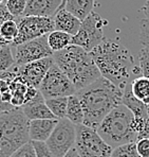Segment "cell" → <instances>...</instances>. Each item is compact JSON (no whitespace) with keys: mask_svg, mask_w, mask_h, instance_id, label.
Here are the masks:
<instances>
[{"mask_svg":"<svg viewBox=\"0 0 149 157\" xmlns=\"http://www.w3.org/2000/svg\"><path fill=\"white\" fill-rule=\"evenodd\" d=\"M123 92V89L103 77L77 91L84 109L82 124L96 130L113 108L122 104Z\"/></svg>","mask_w":149,"mask_h":157,"instance_id":"obj_1","label":"cell"},{"mask_svg":"<svg viewBox=\"0 0 149 157\" xmlns=\"http://www.w3.org/2000/svg\"><path fill=\"white\" fill-rule=\"evenodd\" d=\"M95 65L103 78L114 85L125 89L132 80L133 59L127 49L120 43L105 39L100 45L90 52Z\"/></svg>","mask_w":149,"mask_h":157,"instance_id":"obj_2","label":"cell"},{"mask_svg":"<svg viewBox=\"0 0 149 157\" xmlns=\"http://www.w3.org/2000/svg\"><path fill=\"white\" fill-rule=\"evenodd\" d=\"M54 64L70 78L76 91L102 77L90 52L76 45L53 53Z\"/></svg>","mask_w":149,"mask_h":157,"instance_id":"obj_3","label":"cell"},{"mask_svg":"<svg viewBox=\"0 0 149 157\" xmlns=\"http://www.w3.org/2000/svg\"><path fill=\"white\" fill-rule=\"evenodd\" d=\"M96 131L113 149L118 145L136 142L139 136L134 126V115L124 104L113 108L100 122Z\"/></svg>","mask_w":149,"mask_h":157,"instance_id":"obj_4","label":"cell"},{"mask_svg":"<svg viewBox=\"0 0 149 157\" xmlns=\"http://www.w3.org/2000/svg\"><path fill=\"white\" fill-rule=\"evenodd\" d=\"M30 121L20 107L0 115V157H10L27 142Z\"/></svg>","mask_w":149,"mask_h":157,"instance_id":"obj_5","label":"cell"},{"mask_svg":"<svg viewBox=\"0 0 149 157\" xmlns=\"http://www.w3.org/2000/svg\"><path fill=\"white\" fill-rule=\"evenodd\" d=\"M74 147L81 157H110L113 150L98 135L97 131L84 124L76 125Z\"/></svg>","mask_w":149,"mask_h":157,"instance_id":"obj_6","label":"cell"},{"mask_svg":"<svg viewBox=\"0 0 149 157\" xmlns=\"http://www.w3.org/2000/svg\"><path fill=\"white\" fill-rule=\"evenodd\" d=\"M106 21L102 16L93 11L84 20L78 32L72 36V45L82 47L86 51L91 52L94 48L105 40L104 37V26Z\"/></svg>","mask_w":149,"mask_h":157,"instance_id":"obj_7","label":"cell"},{"mask_svg":"<svg viewBox=\"0 0 149 157\" xmlns=\"http://www.w3.org/2000/svg\"><path fill=\"white\" fill-rule=\"evenodd\" d=\"M18 25V35L12 46L20 45L32 39L48 35L55 30L54 17L41 16H21L16 18Z\"/></svg>","mask_w":149,"mask_h":157,"instance_id":"obj_8","label":"cell"},{"mask_svg":"<svg viewBox=\"0 0 149 157\" xmlns=\"http://www.w3.org/2000/svg\"><path fill=\"white\" fill-rule=\"evenodd\" d=\"M38 89L45 99L55 97H70L77 92L70 78L55 64L49 69Z\"/></svg>","mask_w":149,"mask_h":157,"instance_id":"obj_9","label":"cell"},{"mask_svg":"<svg viewBox=\"0 0 149 157\" xmlns=\"http://www.w3.org/2000/svg\"><path fill=\"white\" fill-rule=\"evenodd\" d=\"M76 125L67 118L59 119L57 125L45 141L55 157H63L75 145Z\"/></svg>","mask_w":149,"mask_h":157,"instance_id":"obj_10","label":"cell"},{"mask_svg":"<svg viewBox=\"0 0 149 157\" xmlns=\"http://www.w3.org/2000/svg\"><path fill=\"white\" fill-rule=\"evenodd\" d=\"M16 65L24 64L53 56V51L48 44V35L32 39L20 45L12 46Z\"/></svg>","mask_w":149,"mask_h":157,"instance_id":"obj_11","label":"cell"},{"mask_svg":"<svg viewBox=\"0 0 149 157\" xmlns=\"http://www.w3.org/2000/svg\"><path fill=\"white\" fill-rule=\"evenodd\" d=\"M53 64V56H50L20 66L15 64L9 70L13 71L22 82L26 83L27 86L35 87L38 89L43 78L45 77L47 72Z\"/></svg>","mask_w":149,"mask_h":157,"instance_id":"obj_12","label":"cell"},{"mask_svg":"<svg viewBox=\"0 0 149 157\" xmlns=\"http://www.w3.org/2000/svg\"><path fill=\"white\" fill-rule=\"evenodd\" d=\"M122 104H124L126 107H128L134 115V126L136 130L139 132L142 130L144 124L149 121L148 114H147V105H145L143 102L137 100L136 97L132 94L131 88H130V84L126 86L123 92V99H122Z\"/></svg>","mask_w":149,"mask_h":157,"instance_id":"obj_13","label":"cell"},{"mask_svg":"<svg viewBox=\"0 0 149 157\" xmlns=\"http://www.w3.org/2000/svg\"><path fill=\"white\" fill-rule=\"evenodd\" d=\"M20 108L29 121L40 119H57L48 107V105L45 104V99L43 98L40 91H38L35 98L32 99Z\"/></svg>","mask_w":149,"mask_h":157,"instance_id":"obj_14","label":"cell"},{"mask_svg":"<svg viewBox=\"0 0 149 157\" xmlns=\"http://www.w3.org/2000/svg\"><path fill=\"white\" fill-rule=\"evenodd\" d=\"M63 0H27L22 16L54 17L60 9Z\"/></svg>","mask_w":149,"mask_h":157,"instance_id":"obj_15","label":"cell"},{"mask_svg":"<svg viewBox=\"0 0 149 157\" xmlns=\"http://www.w3.org/2000/svg\"><path fill=\"white\" fill-rule=\"evenodd\" d=\"M58 119L32 120L29 123V136L31 141L45 142L51 136Z\"/></svg>","mask_w":149,"mask_h":157,"instance_id":"obj_16","label":"cell"},{"mask_svg":"<svg viewBox=\"0 0 149 157\" xmlns=\"http://www.w3.org/2000/svg\"><path fill=\"white\" fill-rule=\"evenodd\" d=\"M55 30L63 31L70 35L74 36L78 32L82 25V20L78 19L75 15L70 13L65 8L59 9L54 16Z\"/></svg>","mask_w":149,"mask_h":157,"instance_id":"obj_17","label":"cell"},{"mask_svg":"<svg viewBox=\"0 0 149 157\" xmlns=\"http://www.w3.org/2000/svg\"><path fill=\"white\" fill-rule=\"evenodd\" d=\"M94 0H66L65 9L76 16L78 19L84 20L93 12Z\"/></svg>","mask_w":149,"mask_h":157,"instance_id":"obj_18","label":"cell"},{"mask_svg":"<svg viewBox=\"0 0 149 157\" xmlns=\"http://www.w3.org/2000/svg\"><path fill=\"white\" fill-rule=\"evenodd\" d=\"M66 118L70 120L75 125L84 123V109L79 100L78 96L76 94L68 97V106Z\"/></svg>","mask_w":149,"mask_h":157,"instance_id":"obj_19","label":"cell"},{"mask_svg":"<svg viewBox=\"0 0 149 157\" xmlns=\"http://www.w3.org/2000/svg\"><path fill=\"white\" fill-rule=\"evenodd\" d=\"M130 88L132 94L143 102L145 105H149V78L146 77H137L130 82Z\"/></svg>","mask_w":149,"mask_h":157,"instance_id":"obj_20","label":"cell"},{"mask_svg":"<svg viewBox=\"0 0 149 157\" xmlns=\"http://www.w3.org/2000/svg\"><path fill=\"white\" fill-rule=\"evenodd\" d=\"M48 44L53 52L60 51L72 45V35L66 32L54 30L48 34Z\"/></svg>","mask_w":149,"mask_h":157,"instance_id":"obj_21","label":"cell"},{"mask_svg":"<svg viewBox=\"0 0 149 157\" xmlns=\"http://www.w3.org/2000/svg\"><path fill=\"white\" fill-rule=\"evenodd\" d=\"M45 104L50 108L57 119L66 118L68 106V97H55V98L45 99Z\"/></svg>","mask_w":149,"mask_h":157,"instance_id":"obj_22","label":"cell"},{"mask_svg":"<svg viewBox=\"0 0 149 157\" xmlns=\"http://www.w3.org/2000/svg\"><path fill=\"white\" fill-rule=\"evenodd\" d=\"M18 35V25L16 19H9L0 26V36L12 45Z\"/></svg>","mask_w":149,"mask_h":157,"instance_id":"obj_23","label":"cell"},{"mask_svg":"<svg viewBox=\"0 0 149 157\" xmlns=\"http://www.w3.org/2000/svg\"><path fill=\"white\" fill-rule=\"evenodd\" d=\"M12 45H4L0 48V72L9 70L15 65Z\"/></svg>","mask_w":149,"mask_h":157,"instance_id":"obj_24","label":"cell"},{"mask_svg":"<svg viewBox=\"0 0 149 157\" xmlns=\"http://www.w3.org/2000/svg\"><path fill=\"white\" fill-rule=\"evenodd\" d=\"M110 157H140L136 150V144L130 142L114 147Z\"/></svg>","mask_w":149,"mask_h":157,"instance_id":"obj_25","label":"cell"},{"mask_svg":"<svg viewBox=\"0 0 149 157\" xmlns=\"http://www.w3.org/2000/svg\"><path fill=\"white\" fill-rule=\"evenodd\" d=\"M27 0H4V3L14 18H19L24 15Z\"/></svg>","mask_w":149,"mask_h":157,"instance_id":"obj_26","label":"cell"},{"mask_svg":"<svg viewBox=\"0 0 149 157\" xmlns=\"http://www.w3.org/2000/svg\"><path fill=\"white\" fill-rule=\"evenodd\" d=\"M140 72L149 78V46H143L139 51Z\"/></svg>","mask_w":149,"mask_h":157,"instance_id":"obj_27","label":"cell"},{"mask_svg":"<svg viewBox=\"0 0 149 157\" xmlns=\"http://www.w3.org/2000/svg\"><path fill=\"white\" fill-rule=\"evenodd\" d=\"M36 157H55L48 144L43 141H32Z\"/></svg>","mask_w":149,"mask_h":157,"instance_id":"obj_28","label":"cell"},{"mask_svg":"<svg viewBox=\"0 0 149 157\" xmlns=\"http://www.w3.org/2000/svg\"><path fill=\"white\" fill-rule=\"evenodd\" d=\"M10 157H36L35 150L32 144V141H29L26 144H24L17 151L14 152Z\"/></svg>","mask_w":149,"mask_h":157,"instance_id":"obj_29","label":"cell"},{"mask_svg":"<svg viewBox=\"0 0 149 157\" xmlns=\"http://www.w3.org/2000/svg\"><path fill=\"white\" fill-rule=\"evenodd\" d=\"M140 41L143 46H149V19H142L140 22Z\"/></svg>","mask_w":149,"mask_h":157,"instance_id":"obj_30","label":"cell"},{"mask_svg":"<svg viewBox=\"0 0 149 157\" xmlns=\"http://www.w3.org/2000/svg\"><path fill=\"white\" fill-rule=\"evenodd\" d=\"M136 150L140 157H149V139L142 138L136 140Z\"/></svg>","mask_w":149,"mask_h":157,"instance_id":"obj_31","label":"cell"},{"mask_svg":"<svg viewBox=\"0 0 149 157\" xmlns=\"http://www.w3.org/2000/svg\"><path fill=\"white\" fill-rule=\"evenodd\" d=\"M9 19H15V18L11 15V13L9 12L8 9H6L5 3L3 2V3L0 4V26H1L4 21H6V20H9Z\"/></svg>","mask_w":149,"mask_h":157,"instance_id":"obj_32","label":"cell"},{"mask_svg":"<svg viewBox=\"0 0 149 157\" xmlns=\"http://www.w3.org/2000/svg\"><path fill=\"white\" fill-rule=\"evenodd\" d=\"M142 138H146V139H149V121L146 122V123L144 124L143 128H142V130L139 132L137 139H142Z\"/></svg>","mask_w":149,"mask_h":157,"instance_id":"obj_33","label":"cell"},{"mask_svg":"<svg viewBox=\"0 0 149 157\" xmlns=\"http://www.w3.org/2000/svg\"><path fill=\"white\" fill-rule=\"evenodd\" d=\"M14 108H18V107H15L13 106V104L11 103H5L1 100V94H0V113H5V112H9V110H12Z\"/></svg>","mask_w":149,"mask_h":157,"instance_id":"obj_34","label":"cell"},{"mask_svg":"<svg viewBox=\"0 0 149 157\" xmlns=\"http://www.w3.org/2000/svg\"><path fill=\"white\" fill-rule=\"evenodd\" d=\"M10 90V87H9V83L5 80L0 78V94H3V92Z\"/></svg>","mask_w":149,"mask_h":157,"instance_id":"obj_35","label":"cell"},{"mask_svg":"<svg viewBox=\"0 0 149 157\" xmlns=\"http://www.w3.org/2000/svg\"><path fill=\"white\" fill-rule=\"evenodd\" d=\"M63 157H81V156H79V154L77 153V151H76V149H75V147H73L72 149H71L70 151H69L68 153L66 154L65 156H63Z\"/></svg>","mask_w":149,"mask_h":157,"instance_id":"obj_36","label":"cell"},{"mask_svg":"<svg viewBox=\"0 0 149 157\" xmlns=\"http://www.w3.org/2000/svg\"><path fill=\"white\" fill-rule=\"evenodd\" d=\"M142 11H143L146 19H149V0H147V1L145 2V4H144L143 8H142Z\"/></svg>","mask_w":149,"mask_h":157,"instance_id":"obj_37","label":"cell"},{"mask_svg":"<svg viewBox=\"0 0 149 157\" xmlns=\"http://www.w3.org/2000/svg\"><path fill=\"white\" fill-rule=\"evenodd\" d=\"M4 45H10V44H8L5 40H4L3 38L1 37V36H0V48H1V47H3Z\"/></svg>","mask_w":149,"mask_h":157,"instance_id":"obj_38","label":"cell"},{"mask_svg":"<svg viewBox=\"0 0 149 157\" xmlns=\"http://www.w3.org/2000/svg\"><path fill=\"white\" fill-rule=\"evenodd\" d=\"M65 3H66V0H63V3H61V6H60V9L65 8Z\"/></svg>","mask_w":149,"mask_h":157,"instance_id":"obj_39","label":"cell"},{"mask_svg":"<svg viewBox=\"0 0 149 157\" xmlns=\"http://www.w3.org/2000/svg\"><path fill=\"white\" fill-rule=\"evenodd\" d=\"M147 114H148V119H149V105H147Z\"/></svg>","mask_w":149,"mask_h":157,"instance_id":"obj_40","label":"cell"},{"mask_svg":"<svg viewBox=\"0 0 149 157\" xmlns=\"http://www.w3.org/2000/svg\"><path fill=\"white\" fill-rule=\"evenodd\" d=\"M3 2H4V0H0V4L3 3Z\"/></svg>","mask_w":149,"mask_h":157,"instance_id":"obj_41","label":"cell"},{"mask_svg":"<svg viewBox=\"0 0 149 157\" xmlns=\"http://www.w3.org/2000/svg\"><path fill=\"white\" fill-rule=\"evenodd\" d=\"M1 114H2V113H0V115H1Z\"/></svg>","mask_w":149,"mask_h":157,"instance_id":"obj_42","label":"cell"}]
</instances>
